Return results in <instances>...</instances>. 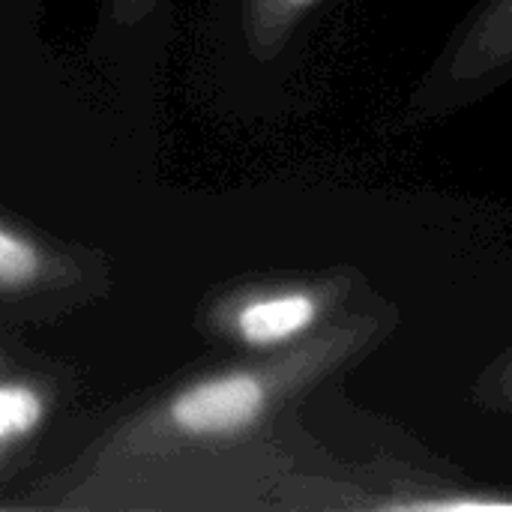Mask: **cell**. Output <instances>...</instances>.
<instances>
[{"label":"cell","instance_id":"1","mask_svg":"<svg viewBox=\"0 0 512 512\" xmlns=\"http://www.w3.org/2000/svg\"><path fill=\"white\" fill-rule=\"evenodd\" d=\"M390 327L387 315H336L312 339L252 366L225 369L174 393L153 420L159 441L213 444L243 438L336 372L357 363Z\"/></svg>","mask_w":512,"mask_h":512},{"label":"cell","instance_id":"2","mask_svg":"<svg viewBox=\"0 0 512 512\" xmlns=\"http://www.w3.org/2000/svg\"><path fill=\"white\" fill-rule=\"evenodd\" d=\"M351 291L348 276L252 288L225 300L216 312L222 333L252 351H285L324 330Z\"/></svg>","mask_w":512,"mask_h":512},{"label":"cell","instance_id":"3","mask_svg":"<svg viewBox=\"0 0 512 512\" xmlns=\"http://www.w3.org/2000/svg\"><path fill=\"white\" fill-rule=\"evenodd\" d=\"M512 69V0H489L447 51L441 78L477 84Z\"/></svg>","mask_w":512,"mask_h":512},{"label":"cell","instance_id":"4","mask_svg":"<svg viewBox=\"0 0 512 512\" xmlns=\"http://www.w3.org/2000/svg\"><path fill=\"white\" fill-rule=\"evenodd\" d=\"M324 0H243L246 36L258 57H273L285 48L291 33Z\"/></svg>","mask_w":512,"mask_h":512},{"label":"cell","instance_id":"5","mask_svg":"<svg viewBox=\"0 0 512 512\" xmlns=\"http://www.w3.org/2000/svg\"><path fill=\"white\" fill-rule=\"evenodd\" d=\"M42 276L36 246L0 225V288H27Z\"/></svg>","mask_w":512,"mask_h":512},{"label":"cell","instance_id":"6","mask_svg":"<svg viewBox=\"0 0 512 512\" xmlns=\"http://www.w3.org/2000/svg\"><path fill=\"white\" fill-rule=\"evenodd\" d=\"M42 399L30 387L0 384V441L27 435L42 423Z\"/></svg>","mask_w":512,"mask_h":512},{"label":"cell","instance_id":"7","mask_svg":"<svg viewBox=\"0 0 512 512\" xmlns=\"http://www.w3.org/2000/svg\"><path fill=\"white\" fill-rule=\"evenodd\" d=\"M150 6H153V0H117V15H120L123 21H132V18L147 15Z\"/></svg>","mask_w":512,"mask_h":512},{"label":"cell","instance_id":"8","mask_svg":"<svg viewBox=\"0 0 512 512\" xmlns=\"http://www.w3.org/2000/svg\"><path fill=\"white\" fill-rule=\"evenodd\" d=\"M504 396L512 402V366L507 369V378H504Z\"/></svg>","mask_w":512,"mask_h":512}]
</instances>
